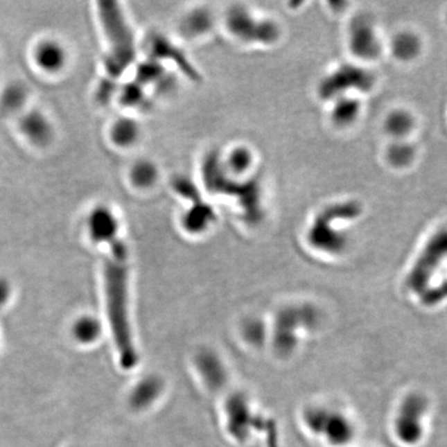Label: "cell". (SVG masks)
Wrapping results in <instances>:
<instances>
[{"mask_svg": "<svg viewBox=\"0 0 447 447\" xmlns=\"http://www.w3.org/2000/svg\"><path fill=\"white\" fill-rule=\"evenodd\" d=\"M356 447H376L373 446H356Z\"/></svg>", "mask_w": 447, "mask_h": 447, "instance_id": "20", "label": "cell"}, {"mask_svg": "<svg viewBox=\"0 0 447 447\" xmlns=\"http://www.w3.org/2000/svg\"><path fill=\"white\" fill-rule=\"evenodd\" d=\"M268 352L290 362L316 339L323 326L320 306L306 298L285 300L268 314Z\"/></svg>", "mask_w": 447, "mask_h": 447, "instance_id": "2", "label": "cell"}, {"mask_svg": "<svg viewBox=\"0 0 447 447\" xmlns=\"http://www.w3.org/2000/svg\"><path fill=\"white\" fill-rule=\"evenodd\" d=\"M77 335L82 341H90L98 335V324L91 320H83L77 326Z\"/></svg>", "mask_w": 447, "mask_h": 447, "instance_id": "16", "label": "cell"}, {"mask_svg": "<svg viewBox=\"0 0 447 447\" xmlns=\"http://www.w3.org/2000/svg\"><path fill=\"white\" fill-rule=\"evenodd\" d=\"M26 89L22 84H10L0 94V110L6 114L17 112L26 102Z\"/></svg>", "mask_w": 447, "mask_h": 447, "instance_id": "11", "label": "cell"}, {"mask_svg": "<svg viewBox=\"0 0 447 447\" xmlns=\"http://www.w3.org/2000/svg\"><path fill=\"white\" fill-rule=\"evenodd\" d=\"M434 404L421 388L404 390L394 402L388 419V434L398 447H421L431 433Z\"/></svg>", "mask_w": 447, "mask_h": 447, "instance_id": "6", "label": "cell"}, {"mask_svg": "<svg viewBox=\"0 0 447 447\" xmlns=\"http://www.w3.org/2000/svg\"><path fill=\"white\" fill-rule=\"evenodd\" d=\"M239 335L247 349L253 352L268 351V315L251 314L245 317L239 327Z\"/></svg>", "mask_w": 447, "mask_h": 447, "instance_id": "9", "label": "cell"}, {"mask_svg": "<svg viewBox=\"0 0 447 447\" xmlns=\"http://www.w3.org/2000/svg\"><path fill=\"white\" fill-rule=\"evenodd\" d=\"M105 243H110L112 247L105 265L107 313L121 362L125 368H131L136 364L137 354L129 318L127 249L115 236Z\"/></svg>", "mask_w": 447, "mask_h": 447, "instance_id": "4", "label": "cell"}, {"mask_svg": "<svg viewBox=\"0 0 447 447\" xmlns=\"http://www.w3.org/2000/svg\"><path fill=\"white\" fill-rule=\"evenodd\" d=\"M387 128L390 133L396 134V135L405 133L410 128V119L405 116L404 114H401V113L392 115L388 119Z\"/></svg>", "mask_w": 447, "mask_h": 447, "instance_id": "14", "label": "cell"}, {"mask_svg": "<svg viewBox=\"0 0 447 447\" xmlns=\"http://www.w3.org/2000/svg\"><path fill=\"white\" fill-rule=\"evenodd\" d=\"M37 62L45 70H58L62 62V52L54 44L41 45L37 51Z\"/></svg>", "mask_w": 447, "mask_h": 447, "instance_id": "12", "label": "cell"}, {"mask_svg": "<svg viewBox=\"0 0 447 447\" xmlns=\"http://www.w3.org/2000/svg\"><path fill=\"white\" fill-rule=\"evenodd\" d=\"M8 293V286H6V283L0 281V304H2L6 299Z\"/></svg>", "mask_w": 447, "mask_h": 447, "instance_id": "19", "label": "cell"}, {"mask_svg": "<svg viewBox=\"0 0 447 447\" xmlns=\"http://www.w3.org/2000/svg\"><path fill=\"white\" fill-rule=\"evenodd\" d=\"M225 429L230 439L238 446L256 441L278 444V429L274 419L251 394L235 392L224 403Z\"/></svg>", "mask_w": 447, "mask_h": 447, "instance_id": "7", "label": "cell"}, {"mask_svg": "<svg viewBox=\"0 0 447 447\" xmlns=\"http://www.w3.org/2000/svg\"><path fill=\"white\" fill-rule=\"evenodd\" d=\"M153 176L155 174H153L152 169L148 165H141L136 168L135 179L140 184H148L152 180Z\"/></svg>", "mask_w": 447, "mask_h": 447, "instance_id": "17", "label": "cell"}, {"mask_svg": "<svg viewBox=\"0 0 447 447\" xmlns=\"http://www.w3.org/2000/svg\"><path fill=\"white\" fill-rule=\"evenodd\" d=\"M362 216L358 204L331 205L316 213L301 236L308 258L322 264L345 261L353 247V228Z\"/></svg>", "mask_w": 447, "mask_h": 447, "instance_id": "3", "label": "cell"}, {"mask_svg": "<svg viewBox=\"0 0 447 447\" xmlns=\"http://www.w3.org/2000/svg\"><path fill=\"white\" fill-rule=\"evenodd\" d=\"M23 133L35 143L47 141L50 136V127L43 115L30 112L25 115L21 121Z\"/></svg>", "mask_w": 447, "mask_h": 447, "instance_id": "10", "label": "cell"}, {"mask_svg": "<svg viewBox=\"0 0 447 447\" xmlns=\"http://www.w3.org/2000/svg\"><path fill=\"white\" fill-rule=\"evenodd\" d=\"M447 232L434 229L409 257L402 278L403 295L417 310L437 313L447 301Z\"/></svg>", "mask_w": 447, "mask_h": 447, "instance_id": "1", "label": "cell"}, {"mask_svg": "<svg viewBox=\"0 0 447 447\" xmlns=\"http://www.w3.org/2000/svg\"><path fill=\"white\" fill-rule=\"evenodd\" d=\"M232 159H231V165L234 168L235 170H243L247 168V155L245 151H237V152L233 153Z\"/></svg>", "mask_w": 447, "mask_h": 447, "instance_id": "18", "label": "cell"}, {"mask_svg": "<svg viewBox=\"0 0 447 447\" xmlns=\"http://www.w3.org/2000/svg\"><path fill=\"white\" fill-rule=\"evenodd\" d=\"M115 136L119 142L123 143H129L132 140H134L136 136L135 125L133 123L123 121V123H119L116 129H115Z\"/></svg>", "mask_w": 447, "mask_h": 447, "instance_id": "15", "label": "cell"}, {"mask_svg": "<svg viewBox=\"0 0 447 447\" xmlns=\"http://www.w3.org/2000/svg\"><path fill=\"white\" fill-rule=\"evenodd\" d=\"M300 430L321 447H356L360 438L358 417L346 405L317 398L304 403L297 413Z\"/></svg>", "mask_w": 447, "mask_h": 447, "instance_id": "5", "label": "cell"}, {"mask_svg": "<svg viewBox=\"0 0 447 447\" xmlns=\"http://www.w3.org/2000/svg\"><path fill=\"white\" fill-rule=\"evenodd\" d=\"M98 6L103 27L110 45L109 68L111 72L121 74L134 60L133 35L117 3L102 1Z\"/></svg>", "mask_w": 447, "mask_h": 447, "instance_id": "8", "label": "cell"}, {"mask_svg": "<svg viewBox=\"0 0 447 447\" xmlns=\"http://www.w3.org/2000/svg\"><path fill=\"white\" fill-rule=\"evenodd\" d=\"M351 41L356 49L354 51L358 52L360 55L369 56L375 53L376 40L369 27L364 26L360 28L356 27Z\"/></svg>", "mask_w": 447, "mask_h": 447, "instance_id": "13", "label": "cell"}]
</instances>
